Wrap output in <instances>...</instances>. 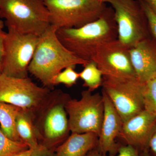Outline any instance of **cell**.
I'll return each mask as SVG.
<instances>
[{
  "label": "cell",
  "mask_w": 156,
  "mask_h": 156,
  "mask_svg": "<svg viewBox=\"0 0 156 156\" xmlns=\"http://www.w3.org/2000/svg\"><path fill=\"white\" fill-rule=\"evenodd\" d=\"M56 36L66 48L80 59L92 61L103 45L118 39L114 11L107 7L98 19L78 28H59Z\"/></svg>",
  "instance_id": "6da1fadb"
},
{
  "label": "cell",
  "mask_w": 156,
  "mask_h": 156,
  "mask_svg": "<svg viewBox=\"0 0 156 156\" xmlns=\"http://www.w3.org/2000/svg\"><path fill=\"white\" fill-rule=\"evenodd\" d=\"M57 29L53 26L39 37L38 42L28 67L29 73L52 90L54 80L62 71L68 66H83L89 61L76 56L60 42L56 36Z\"/></svg>",
  "instance_id": "7a4b0ae2"
},
{
  "label": "cell",
  "mask_w": 156,
  "mask_h": 156,
  "mask_svg": "<svg viewBox=\"0 0 156 156\" xmlns=\"http://www.w3.org/2000/svg\"><path fill=\"white\" fill-rule=\"evenodd\" d=\"M69 95L58 89L52 90L49 99L33 118L39 144L55 151L70 131L65 104Z\"/></svg>",
  "instance_id": "3957f363"
},
{
  "label": "cell",
  "mask_w": 156,
  "mask_h": 156,
  "mask_svg": "<svg viewBox=\"0 0 156 156\" xmlns=\"http://www.w3.org/2000/svg\"><path fill=\"white\" fill-rule=\"evenodd\" d=\"M0 18L8 28L38 36L51 25L44 0H0Z\"/></svg>",
  "instance_id": "277c9868"
},
{
  "label": "cell",
  "mask_w": 156,
  "mask_h": 156,
  "mask_svg": "<svg viewBox=\"0 0 156 156\" xmlns=\"http://www.w3.org/2000/svg\"><path fill=\"white\" fill-rule=\"evenodd\" d=\"M50 25L56 29L78 28L97 20L107 8L101 0H44Z\"/></svg>",
  "instance_id": "5b68a950"
},
{
  "label": "cell",
  "mask_w": 156,
  "mask_h": 156,
  "mask_svg": "<svg viewBox=\"0 0 156 156\" xmlns=\"http://www.w3.org/2000/svg\"><path fill=\"white\" fill-rule=\"evenodd\" d=\"M52 90L40 87L30 78L0 75V102L30 112L34 116L47 102Z\"/></svg>",
  "instance_id": "8992f818"
},
{
  "label": "cell",
  "mask_w": 156,
  "mask_h": 156,
  "mask_svg": "<svg viewBox=\"0 0 156 156\" xmlns=\"http://www.w3.org/2000/svg\"><path fill=\"white\" fill-rule=\"evenodd\" d=\"M114 11L118 40L130 49L148 38L147 19L138 0H101Z\"/></svg>",
  "instance_id": "52a82bcc"
},
{
  "label": "cell",
  "mask_w": 156,
  "mask_h": 156,
  "mask_svg": "<svg viewBox=\"0 0 156 156\" xmlns=\"http://www.w3.org/2000/svg\"><path fill=\"white\" fill-rule=\"evenodd\" d=\"M71 133H95L99 135L103 121L104 104L102 95L92 94L88 89L80 99L70 98L65 104Z\"/></svg>",
  "instance_id": "ba28073f"
},
{
  "label": "cell",
  "mask_w": 156,
  "mask_h": 156,
  "mask_svg": "<svg viewBox=\"0 0 156 156\" xmlns=\"http://www.w3.org/2000/svg\"><path fill=\"white\" fill-rule=\"evenodd\" d=\"M102 92L107 95L123 122L144 109L143 92L145 83L136 78L103 76Z\"/></svg>",
  "instance_id": "9c48e42d"
},
{
  "label": "cell",
  "mask_w": 156,
  "mask_h": 156,
  "mask_svg": "<svg viewBox=\"0 0 156 156\" xmlns=\"http://www.w3.org/2000/svg\"><path fill=\"white\" fill-rule=\"evenodd\" d=\"M8 29L2 74L11 77H28L29 66L33 57L39 36L20 33L10 27Z\"/></svg>",
  "instance_id": "30bf717a"
},
{
  "label": "cell",
  "mask_w": 156,
  "mask_h": 156,
  "mask_svg": "<svg viewBox=\"0 0 156 156\" xmlns=\"http://www.w3.org/2000/svg\"><path fill=\"white\" fill-rule=\"evenodd\" d=\"M92 61L95 62L104 76L136 78L129 49L118 39L101 46Z\"/></svg>",
  "instance_id": "8fae6325"
},
{
  "label": "cell",
  "mask_w": 156,
  "mask_h": 156,
  "mask_svg": "<svg viewBox=\"0 0 156 156\" xmlns=\"http://www.w3.org/2000/svg\"><path fill=\"white\" fill-rule=\"evenodd\" d=\"M156 123L155 116L144 109L123 122L119 137L139 151L148 150V142Z\"/></svg>",
  "instance_id": "7c38bea8"
},
{
  "label": "cell",
  "mask_w": 156,
  "mask_h": 156,
  "mask_svg": "<svg viewBox=\"0 0 156 156\" xmlns=\"http://www.w3.org/2000/svg\"><path fill=\"white\" fill-rule=\"evenodd\" d=\"M102 95L104 112L97 148L103 156L115 155L119 147L115 140L121 132L123 121L109 98L102 91Z\"/></svg>",
  "instance_id": "4fadbf2b"
},
{
  "label": "cell",
  "mask_w": 156,
  "mask_h": 156,
  "mask_svg": "<svg viewBox=\"0 0 156 156\" xmlns=\"http://www.w3.org/2000/svg\"><path fill=\"white\" fill-rule=\"evenodd\" d=\"M129 53L138 80L145 83L156 77V43L144 39L129 49Z\"/></svg>",
  "instance_id": "5bb4252c"
},
{
  "label": "cell",
  "mask_w": 156,
  "mask_h": 156,
  "mask_svg": "<svg viewBox=\"0 0 156 156\" xmlns=\"http://www.w3.org/2000/svg\"><path fill=\"white\" fill-rule=\"evenodd\" d=\"M98 136L95 133H71L55 150L56 156H86L97 147Z\"/></svg>",
  "instance_id": "9a60e30c"
},
{
  "label": "cell",
  "mask_w": 156,
  "mask_h": 156,
  "mask_svg": "<svg viewBox=\"0 0 156 156\" xmlns=\"http://www.w3.org/2000/svg\"><path fill=\"white\" fill-rule=\"evenodd\" d=\"M16 128L21 141L30 149H34L37 146L39 142L32 114L20 108L16 118Z\"/></svg>",
  "instance_id": "2e32d148"
},
{
  "label": "cell",
  "mask_w": 156,
  "mask_h": 156,
  "mask_svg": "<svg viewBox=\"0 0 156 156\" xmlns=\"http://www.w3.org/2000/svg\"><path fill=\"white\" fill-rule=\"evenodd\" d=\"M20 109L12 105L0 102V127L9 139L22 142L16 128V118Z\"/></svg>",
  "instance_id": "e0dca14e"
},
{
  "label": "cell",
  "mask_w": 156,
  "mask_h": 156,
  "mask_svg": "<svg viewBox=\"0 0 156 156\" xmlns=\"http://www.w3.org/2000/svg\"><path fill=\"white\" fill-rule=\"evenodd\" d=\"M83 67L79 73L80 78L83 81V87L93 92L102 86L103 75L94 61H89Z\"/></svg>",
  "instance_id": "ac0fdd59"
},
{
  "label": "cell",
  "mask_w": 156,
  "mask_h": 156,
  "mask_svg": "<svg viewBox=\"0 0 156 156\" xmlns=\"http://www.w3.org/2000/svg\"><path fill=\"white\" fill-rule=\"evenodd\" d=\"M28 149L29 147L24 143L9 139L0 127V156H12Z\"/></svg>",
  "instance_id": "d6986e66"
},
{
  "label": "cell",
  "mask_w": 156,
  "mask_h": 156,
  "mask_svg": "<svg viewBox=\"0 0 156 156\" xmlns=\"http://www.w3.org/2000/svg\"><path fill=\"white\" fill-rule=\"evenodd\" d=\"M143 101L144 109L156 117V77L145 83Z\"/></svg>",
  "instance_id": "ffe728a7"
},
{
  "label": "cell",
  "mask_w": 156,
  "mask_h": 156,
  "mask_svg": "<svg viewBox=\"0 0 156 156\" xmlns=\"http://www.w3.org/2000/svg\"><path fill=\"white\" fill-rule=\"evenodd\" d=\"M76 66H71L59 73L54 80V86L62 84L66 87H71L76 84L80 78L79 73L75 70Z\"/></svg>",
  "instance_id": "44dd1931"
},
{
  "label": "cell",
  "mask_w": 156,
  "mask_h": 156,
  "mask_svg": "<svg viewBox=\"0 0 156 156\" xmlns=\"http://www.w3.org/2000/svg\"><path fill=\"white\" fill-rule=\"evenodd\" d=\"M139 2L141 4L146 16L149 29L156 42V14L145 3L140 1Z\"/></svg>",
  "instance_id": "7402d4cb"
},
{
  "label": "cell",
  "mask_w": 156,
  "mask_h": 156,
  "mask_svg": "<svg viewBox=\"0 0 156 156\" xmlns=\"http://www.w3.org/2000/svg\"><path fill=\"white\" fill-rule=\"evenodd\" d=\"M117 154H118L115 155H106L104 156H140L137 149L128 144L119 146Z\"/></svg>",
  "instance_id": "603a6c76"
},
{
  "label": "cell",
  "mask_w": 156,
  "mask_h": 156,
  "mask_svg": "<svg viewBox=\"0 0 156 156\" xmlns=\"http://www.w3.org/2000/svg\"><path fill=\"white\" fill-rule=\"evenodd\" d=\"M30 156H56L55 151L50 149L43 144H39L35 148L33 149Z\"/></svg>",
  "instance_id": "cb8c5ba5"
},
{
  "label": "cell",
  "mask_w": 156,
  "mask_h": 156,
  "mask_svg": "<svg viewBox=\"0 0 156 156\" xmlns=\"http://www.w3.org/2000/svg\"><path fill=\"white\" fill-rule=\"evenodd\" d=\"M5 23L4 21L0 19V72L2 69V61L4 54L5 40L7 33L4 31V27ZM2 73V72H1Z\"/></svg>",
  "instance_id": "d4e9b609"
},
{
  "label": "cell",
  "mask_w": 156,
  "mask_h": 156,
  "mask_svg": "<svg viewBox=\"0 0 156 156\" xmlns=\"http://www.w3.org/2000/svg\"><path fill=\"white\" fill-rule=\"evenodd\" d=\"M147 149L153 156H156V123L149 139Z\"/></svg>",
  "instance_id": "484cf974"
},
{
  "label": "cell",
  "mask_w": 156,
  "mask_h": 156,
  "mask_svg": "<svg viewBox=\"0 0 156 156\" xmlns=\"http://www.w3.org/2000/svg\"><path fill=\"white\" fill-rule=\"evenodd\" d=\"M147 5L150 9L156 14V0H138Z\"/></svg>",
  "instance_id": "4316f807"
},
{
  "label": "cell",
  "mask_w": 156,
  "mask_h": 156,
  "mask_svg": "<svg viewBox=\"0 0 156 156\" xmlns=\"http://www.w3.org/2000/svg\"><path fill=\"white\" fill-rule=\"evenodd\" d=\"M32 151L33 149H28L27 150L20 152L12 156H30Z\"/></svg>",
  "instance_id": "83f0119b"
},
{
  "label": "cell",
  "mask_w": 156,
  "mask_h": 156,
  "mask_svg": "<svg viewBox=\"0 0 156 156\" xmlns=\"http://www.w3.org/2000/svg\"><path fill=\"white\" fill-rule=\"evenodd\" d=\"M86 156H104L97 147L89 152Z\"/></svg>",
  "instance_id": "f1b7e54d"
},
{
  "label": "cell",
  "mask_w": 156,
  "mask_h": 156,
  "mask_svg": "<svg viewBox=\"0 0 156 156\" xmlns=\"http://www.w3.org/2000/svg\"><path fill=\"white\" fill-rule=\"evenodd\" d=\"M140 155V156H151L148 150H145L141 152Z\"/></svg>",
  "instance_id": "f546056e"
},
{
  "label": "cell",
  "mask_w": 156,
  "mask_h": 156,
  "mask_svg": "<svg viewBox=\"0 0 156 156\" xmlns=\"http://www.w3.org/2000/svg\"><path fill=\"white\" fill-rule=\"evenodd\" d=\"M1 74H2V73H1V72H0V75H1Z\"/></svg>",
  "instance_id": "4dcf8cb0"
}]
</instances>
